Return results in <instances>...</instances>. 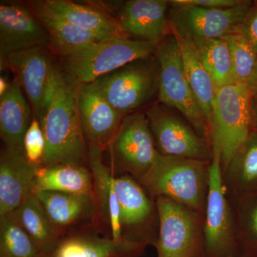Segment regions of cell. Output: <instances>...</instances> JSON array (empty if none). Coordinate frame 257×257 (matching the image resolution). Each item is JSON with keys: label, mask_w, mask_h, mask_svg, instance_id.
<instances>
[{"label": "cell", "mask_w": 257, "mask_h": 257, "mask_svg": "<svg viewBox=\"0 0 257 257\" xmlns=\"http://www.w3.org/2000/svg\"><path fill=\"white\" fill-rule=\"evenodd\" d=\"M77 89L55 69L45 112L39 120L46 143L42 166H88V145L79 120Z\"/></svg>", "instance_id": "cell-1"}, {"label": "cell", "mask_w": 257, "mask_h": 257, "mask_svg": "<svg viewBox=\"0 0 257 257\" xmlns=\"http://www.w3.org/2000/svg\"><path fill=\"white\" fill-rule=\"evenodd\" d=\"M210 163L159 153L152 168L139 182L155 199L167 198L204 214Z\"/></svg>", "instance_id": "cell-2"}, {"label": "cell", "mask_w": 257, "mask_h": 257, "mask_svg": "<svg viewBox=\"0 0 257 257\" xmlns=\"http://www.w3.org/2000/svg\"><path fill=\"white\" fill-rule=\"evenodd\" d=\"M154 54L160 102L178 111L201 137L211 144L210 126L187 81L178 45L172 32L157 45Z\"/></svg>", "instance_id": "cell-3"}, {"label": "cell", "mask_w": 257, "mask_h": 257, "mask_svg": "<svg viewBox=\"0 0 257 257\" xmlns=\"http://www.w3.org/2000/svg\"><path fill=\"white\" fill-rule=\"evenodd\" d=\"M252 94L235 83L217 89L211 124V144L220 149L222 172L252 132Z\"/></svg>", "instance_id": "cell-4"}, {"label": "cell", "mask_w": 257, "mask_h": 257, "mask_svg": "<svg viewBox=\"0 0 257 257\" xmlns=\"http://www.w3.org/2000/svg\"><path fill=\"white\" fill-rule=\"evenodd\" d=\"M156 47L127 37L106 39L66 58L67 68L77 82L89 84L130 62L150 57Z\"/></svg>", "instance_id": "cell-5"}, {"label": "cell", "mask_w": 257, "mask_h": 257, "mask_svg": "<svg viewBox=\"0 0 257 257\" xmlns=\"http://www.w3.org/2000/svg\"><path fill=\"white\" fill-rule=\"evenodd\" d=\"M158 257H197L204 245V214L167 198L156 199Z\"/></svg>", "instance_id": "cell-6"}, {"label": "cell", "mask_w": 257, "mask_h": 257, "mask_svg": "<svg viewBox=\"0 0 257 257\" xmlns=\"http://www.w3.org/2000/svg\"><path fill=\"white\" fill-rule=\"evenodd\" d=\"M209 183L204 213V246L210 254L224 257L237 244L232 203L223 180L220 149L212 145Z\"/></svg>", "instance_id": "cell-7"}, {"label": "cell", "mask_w": 257, "mask_h": 257, "mask_svg": "<svg viewBox=\"0 0 257 257\" xmlns=\"http://www.w3.org/2000/svg\"><path fill=\"white\" fill-rule=\"evenodd\" d=\"M92 83L113 107L128 114L158 92L156 61L150 57L134 61Z\"/></svg>", "instance_id": "cell-8"}, {"label": "cell", "mask_w": 257, "mask_h": 257, "mask_svg": "<svg viewBox=\"0 0 257 257\" xmlns=\"http://www.w3.org/2000/svg\"><path fill=\"white\" fill-rule=\"evenodd\" d=\"M107 148L115 170L138 181L147 175L159 155L146 114L140 112L125 115Z\"/></svg>", "instance_id": "cell-9"}, {"label": "cell", "mask_w": 257, "mask_h": 257, "mask_svg": "<svg viewBox=\"0 0 257 257\" xmlns=\"http://www.w3.org/2000/svg\"><path fill=\"white\" fill-rule=\"evenodd\" d=\"M253 1L243 0L235 8L209 9L189 4L186 0L170 1L171 28L192 40L222 39L239 28Z\"/></svg>", "instance_id": "cell-10"}, {"label": "cell", "mask_w": 257, "mask_h": 257, "mask_svg": "<svg viewBox=\"0 0 257 257\" xmlns=\"http://www.w3.org/2000/svg\"><path fill=\"white\" fill-rule=\"evenodd\" d=\"M145 114L160 155L209 162L212 160V145L187 120L157 105Z\"/></svg>", "instance_id": "cell-11"}, {"label": "cell", "mask_w": 257, "mask_h": 257, "mask_svg": "<svg viewBox=\"0 0 257 257\" xmlns=\"http://www.w3.org/2000/svg\"><path fill=\"white\" fill-rule=\"evenodd\" d=\"M5 67L14 72L39 121L45 112L55 69L48 52L38 47L16 52L8 57Z\"/></svg>", "instance_id": "cell-12"}, {"label": "cell", "mask_w": 257, "mask_h": 257, "mask_svg": "<svg viewBox=\"0 0 257 257\" xmlns=\"http://www.w3.org/2000/svg\"><path fill=\"white\" fill-rule=\"evenodd\" d=\"M50 45L48 34L34 12L17 3L0 5V65L16 52Z\"/></svg>", "instance_id": "cell-13"}, {"label": "cell", "mask_w": 257, "mask_h": 257, "mask_svg": "<svg viewBox=\"0 0 257 257\" xmlns=\"http://www.w3.org/2000/svg\"><path fill=\"white\" fill-rule=\"evenodd\" d=\"M77 104L87 145L105 149L117 133L125 115L113 107L93 83L80 84L77 87Z\"/></svg>", "instance_id": "cell-14"}, {"label": "cell", "mask_w": 257, "mask_h": 257, "mask_svg": "<svg viewBox=\"0 0 257 257\" xmlns=\"http://www.w3.org/2000/svg\"><path fill=\"white\" fill-rule=\"evenodd\" d=\"M170 1L130 0L121 7L118 21L130 38L159 43L171 33Z\"/></svg>", "instance_id": "cell-15"}, {"label": "cell", "mask_w": 257, "mask_h": 257, "mask_svg": "<svg viewBox=\"0 0 257 257\" xmlns=\"http://www.w3.org/2000/svg\"><path fill=\"white\" fill-rule=\"evenodd\" d=\"M39 167L25 154L4 147L0 156V217L8 215L34 194Z\"/></svg>", "instance_id": "cell-16"}, {"label": "cell", "mask_w": 257, "mask_h": 257, "mask_svg": "<svg viewBox=\"0 0 257 257\" xmlns=\"http://www.w3.org/2000/svg\"><path fill=\"white\" fill-rule=\"evenodd\" d=\"M114 189L119 207L123 240L143 246L142 231L151 222L155 207L146 191L137 179L128 175L114 177Z\"/></svg>", "instance_id": "cell-17"}, {"label": "cell", "mask_w": 257, "mask_h": 257, "mask_svg": "<svg viewBox=\"0 0 257 257\" xmlns=\"http://www.w3.org/2000/svg\"><path fill=\"white\" fill-rule=\"evenodd\" d=\"M96 224L64 231L40 257H117L130 254L141 246H120L99 232Z\"/></svg>", "instance_id": "cell-18"}, {"label": "cell", "mask_w": 257, "mask_h": 257, "mask_svg": "<svg viewBox=\"0 0 257 257\" xmlns=\"http://www.w3.org/2000/svg\"><path fill=\"white\" fill-rule=\"evenodd\" d=\"M105 149L88 145V167L92 172L96 221L100 219L110 229L111 237L120 246H133L122 238L119 219V207L114 189V177L103 160Z\"/></svg>", "instance_id": "cell-19"}, {"label": "cell", "mask_w": 257, "mask_h": 257, "mask_svg": "<svg viewBox=\"0 0 257 257\" xmlns=\"http://www.w3.org/2000/svg\"><path fill=\"white\" fill-rule=\"evenodd\" d=\"M35 194L50 220L61 232L79 224H96L94 196L55 191H45Z\"/></svg>", "instance_id": "cell-20"}, {"label": "cell", "mask_w": 257, "mask_h": 257, "mask_svg": "<svg viewBox=\"0 0 257 257\" xmlns=\"http://www.w3.org/2000/svg\"><path fill=\"white\" fill-rule=\"evenodd\" d=\"M33 119L18 79L0 96V134L5 147L24 153V139Z\"/></svg>", "instance_id": "cell-21"}, {"label": "cell", "mask_w": 257, "mask_h": 257, "mask_svg": "<svg viewBox=\"0 0 257 257\" xmlns=\"http://www.w3.org/2000/svg\"><path fill=\"white\" fill-rule=\"evenodd\" d=\"M43 4L61 18L75 26L92 32L103 40L128 37L117 18L92 5L67 0H47Z\"/></svg>", "instance_id": "cell-22"}, {"label": "cell", "mask_w": 257, "mask_h": 257, "mask_svg": "<svg viewBox=\"0 0 257 257\" xmlns=\"http://www.w3.org/2000/svg\"><path fill=\"white\" fill-rule=\"evenodd\" d=\"M32 11L46 30L50 44L65 59L96 42L104 40L61 18L47 8L42 1L34 3Z\"/></svg>", "instance_id": "cell-23"}, {"label": "cell", "mask_w": 257, "mask_h": 257, "mask_svg": "<svg viewBox=\"0 0 257 257\" xmlns=\"http://www.w3.org/2000/svg\"><path fill=\"white\" fill-rule=\"evenodd\" d=\"M222 176L230 200L257 194V131L239 147Z\"/></svg>", "instance_id": "cell-24"}, {"label": "cell", "mask_w": 257, "mask_h": 257, "mask_svg": "<svg viewBox=\"0 0 257 257\" xmlns=\"http://www.w3.org/2000/svg\"><path fill=\"white\" fill-rule=\"evenodd\" d=\"M170 30L177 40L187 81L211 130L213 106L217 89L203 66L192 39L180 35L171 27Z\"/></svg>", "instance_id": "cell-25"}, {"label": "cell", "mask_w": 257, "mask_h": 257, "mask_svg": "<svg viewBox=\"0 0 257 257\" xmlns=\"http://www.w3.org/2000/svg\"><path fill=\"white\" fill-rule=\"evenodd\" d=\"M55 191L94 196L92 172L87 165L55 164L37 170L34 194Z\"/></svg>", "instance_id": "cell-26"}, {"label": "cell", "mask_w": 257, "mask_h": 257, "mask_svg": "<svg viewBox=\"0 0 257 257\" xmlns=\"http://www.w3.org/2000/svg\"><path fill=\"white\" fill-rule=\"evenodd\" d=\"M30 236L40 252L50 246L62 234L47 215L36 194L8 214Z\"/></svg>", "instance_id": "cell-27"}, {"label": "cell", "mask_w": 257, "mask_h": 257, "mask_svg": "<svg viewBox=\"0 0 257 257\" xmlns=\"http://www.w3.org/2000/svg\"><path fill=\"white\" fill-rule=\"evenodd\" d=\"M201 62L216 89L236 83L231 53L224 38L193 40Z\"/></svg>", "instance_id": "cell-28"}, {"label": "cell", "mask_w": 257, "mask_h": 257, "mask_svg": "<svg viewBox=\"0 0 257 257\" xmlns=\"http://www.w3.org/2000/svg\"><path fill=\"white\" fill-rule=\"evenodd\" d=\"M33 240L9 215L0 217V257H40Z\"/></svg>", "instance_id": "cell-29"}, {"label": "cell", "mask_w": 257, "mask_h": 257, "mask_svg": "<svg viewBox=\"0 0 257 257\" xmlns=\"http://www.w3.org/2000/svg\"><path fill=\"white\" fill-rule=\"evenodd\" d=\"M224 39L231 53L236 82L246 85L256 68L257 52L239 28Z\"/></svg>", "instance_id": "cell-30"}, {"label": "cell", "mask_w": 257, "mask_h": 257, "mask_svg": "<svg viewBox=\"0 0 257 257\" xmlns=\"http://www.w3.org/2000/svg\"><path fill=\"white\" fill-rule=\"evenodd\" d=\"M236 240L257 247V194L234 201Z\"/></svg>", "instance_id": "cell-31"}, {"label": "cell", "mask_w": 257, "mask_h": 257, "mask_svg": "<svg viewBox=\"0 0 257 257\" xmlns=\"http://www.w3.org/2000/svg\"><path fill=\"white\" fill-rule=\"evenodd\" d=\"M45 136L40 122L35 116L27 131L24 139V153L27 160L37 167L43 165L45 158Z\"/></svg>", "instance_id": "cell-32"}, {"label": "cell", "mask_w": 257, "mask_h": 257, "mask_svg": "<svg viewBox=\"0 0 257 257\" xmlns=\"http://www.w3.org/2000/svg\"><path fill=\"white\" fill-rule=\"evenodd\" d=\"M239 30L257 52V0L253 1Z\"/></svg>", "instance_id": "cell-33"}, {"label": "cell", "mask_w": 257, "mask_h": 257, "mask_svg": "<svg viewBox=\"0 0 257 257\" xmlns=\"http://www.w3.org/2000/svg\"><path fill=\"white\" fill-rule=\"evenodd\" d=\"M189 4L209 9L225 10L239 6L243 0H186Z\"/></svg>", "instance_id": "cell-34"}, {"label": "cell", "mask_w": 257, "mask_h": 257, "mask_svg": "<svg viewBox=\"0 0 257 257\" xmlns=\"http://www.w3.org/2000/svg\"><path fill=\"white\" fill-rule=\"evenodd\" d=\"M246 86L251 94H257V64L256 68L253 71L252 75L250 77Z\"/></svg>", "instance_id": "cell-35"}, {"label": "cell", "mask_w": 257, "mask_h": 257, "mask_svg": "<svg viewBox=\"0 0 257 257\" xmlns=\"http://www.w3.org/2000/svg\"><path fill=\"white\" fill-rule=\"evenodd\" d=\"M251 108H252L253 130L254 131H257V94H252Z\"/></svg>", "instance_id": "cell-36"}, {"label": "cell", "mask_w": 257, "mask_h": 257, "mask_svg": "<svg viewBox=\"0 0 257 257\" xmlns=\"http://www.w3.org/2000/svg\"><path fill=\"white\" fill-rule=\"evenodd\" d=\"M10 84L4 77H0V96H3L9 89Z\"/></svg>", "instance_id": "cell-37"}, {"label": "cell", "mask_w": 257, "mask_h": 257, "mask_svg": "<svg viewBox=\"0 0 257 257\" xmlns=\"http://www.w3.org/2000/svg\"><path fill=\"white\" fill-rule=\"evenodd\" d=\"M130 254H123V255H120V256L117 257H130Z\"/></svg>", "instance_id": "cell-38"}]
</instances>
